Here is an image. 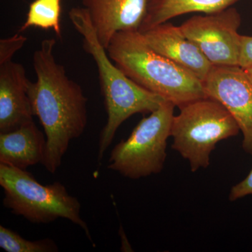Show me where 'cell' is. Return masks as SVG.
Returning a JSON list of instances; mask_svg holds the SVG:
<instances>
[{"label": "cell", "mask_w": 252, "mask_h": 252, "mask_svg": "<svg viewBox=\"0 0 252 252\" xmlns=\"http://www.w3.org/2000/svg\"><path fill=\"white\" fill-rule=\"evenodd\" d=\"M250 195H252V169L243 181L232 187L228 199L230 201H235Z\"/></svg>", "instance_id": "cell-17"}, {"label": "cell", "mask_w": 252, "mask_h": 252, "mask_svg": "<svg viewBox=\"0 0 252 252\" xmlns=\"http://www.w3.org/2000/svg\"><path fill=\"white\" fill-rule=\"evenodd\" d=\"M249 73H250V74L252 76V67H249L248 69H245Z\"/></svg>", "instance_id": "cell-19"}, {"label": "cell", "mask_w": 252, "mask_h": 252, "mask_svg": "<svg viewBox=\"0 0 252 252\" xmlns=\"http://www.w3.org/2000/svg\"><path fill=\"white\" fill-rule=\"evenodd\" d=\"M56 45L54 38L41 41L33 56L36 81H30L28 89L33 115L39 119L46 137L42 165L51 174L61 167L71 141L82 135L88 122L87 97L56 61Z\"/></svg>", "instance_id": "cell-1"}, {"label": "cell", "mask_w": 252, "mask_h": 252, "mask_svg": "<svg viewBox=\"0 0 252 252\" xmlns=\"http://www.w3.org/2000/svg\"><path fill=\"white\" fill-rule=\"evenodd\" d=\"M140 32L156 52L189 71L202 82L206 79L213 65L185 36L180 26L167 21Z\"/></svg>", "instance_id": "cell-9"}, {"label": "cell", "mask_w": 252, "mask_h": 252, "mask_svg": "<svg viewBox=\"0 0 252 252\" xmlns=\"http://www.w3.org/2000/svg\"><path fill=\"white\" fill-rule=\"evenodd\" d=\"M30 80L21 63L0 64V133L17 130L33 122L28 94Z\"/></svg>", "instance_id": "cell-10"}, {"label": "cell", "mask_w": 252, "mask_h": 252, "mask_svg": "<svg viewBox=\"0 0 252 252\" xmlns=\"http://www.w3.org/2000/svg\"><path fill=\"white\" fill-rule=\"evenodd\" d=\"M107 51L116 65L132 81L179 108L207 97L200 79L156 52L138 30L117 32Z\"/></svg>", "instance_id": "cell-3"}, {"label": "cell", "mask_w": 252, "mask_h": 252, "mask_svg": "<svg viewBox=\"0 0 252 252\" xmlns=\"http://www.w3.org/2000/svg\"><path fill=\"white\" fill-rule=\"evenodd\" d=\"M46 153V137L34 122L17 130L0 133V164L26 170L42 164Z\"/></svg>", "instance_id": "cell-12"}, {"label": "cell", "mask_w": 252, "mask_h": 252, "mask_svg": "<svg viewBox=\"0 0 252 252\" xmlns=\"http://www.w3.org/2000/svg\"><path fill=\"white\" fill-rule=\"evenodd\" d=\"M3 205L16 216L33 223H49L58 219L79 225L93 241L87 223L81 218V204L60 182L42 185L26 170L0 164Z\"/></svg>", "instance_id": "cell-4"}, {"label": "cell", "mask_w": 252, "mask_h": 252, "mask_svg": "<svg viewBox=\"0 0 252 252\" xmlns=\"http://www.w3.org/2000/svg\"><path fill=\"white\" fill-rule=\"evenodd\" d=\"M207 97L220 102L243 135V148L252 155V76L240 66H212L203 82Z\"/></svg>", "instance_id": "cell-8"}, {"label": "cell", "mask_w": 252, "mask_h": 252, "mask_svg": "<svg viewBox=\"0 0 252 252\" xmlns=\"http://www.w3.org/2000/svg\"><path fill=\"white\" fill-rule=\"evenodd\" d=\"M239 66L248 69L252 67V36L241 35Z\"/></svg>", "instance_id": "cell-18"}, {"label": "cell", "mask_w": 252, "mask_h": 252, "mask_svg": "<svg viewBox=\"0 0 252 252\" xmlns=\"http://www.w3.org/2000/svg\"><path fill=\"white\" fill-rule=\"evenodd\" d=\"M106 49L117 32L140 29L148 0H81Z\"/></svg>", "instance_id": "cell-11"}, {"label": "cell", "mask_w": 252, "mask_h": 252, "mask_svg": "<svg viewBox=\"0 0 252 252\" xmlns=\"http://www.w3.org/2000/svg\"><path fill=\"white\" fill-rule=\"evenodd\" d=\"M176 106L165 101L112 149L107 168L131 180L160 173L167 157V144Z\"/></svg>", "instance_id": "cell-6"}, {"label": "cell", "mask_w": 252, "mask_h": 252, "mask_svg": "<svg viewBox=\"0 0 252 252\" xmlns=\"http://www.w3.org/2000/svg\"><path fill=\"white\" fill-rule=\"evenodd\" d=\"M68 15L74 29L82 36L84 51L94 60L98 71L107 114V123L99 135L97 162L100 164L123 123L136 114H150L166 99L138 85L116 65L99 41L85 8H72Z\"/></svg>", "instance_id": "cell-2"}, {"label": "cell", "mask_w": 252, "mask_h": 252, "mask_svg": "<svg viewBox=\"0 0 252 252\" xmlns=\"http://www.w3.org/2000/svg\"><path fill=\"white\" fill-rule=\"evenodd\" d=\"M61 0H34L30 5L27 18L19 32L36 27L46 31L53 30L61 38Z\"/></svg>", "instance_id": "cell-14"}, {"label": "cell", "mask_w": 252, "mask_h": 252, "mask_svg": "<svg viewBox=\"0 0 252 252\" xmlns=\"http://www.w3.org/2000/svg\"><path fill=\"white\" fill-rule=\"evenodd\" d=\"M180 110L172 123V149L188 160L191 172L207 168L217 144L238 135L240 127L228 111L211 97L192 101Z\"/></svg>", "instance_id": "cell-5"}, {"label": "cell", "mask_w": 252, "mask_h": 252, "mask_svg": "<svg viewBox=\"0 0 252 252\" xmlns=\"http://www.w3.org/2000/svg\"><path fill=\"white\" fill-rule=\"evenodd\" d=\"M238 1L240 0H148L147 13L139 31H147L182 15L212 14L223 11Z\"/></svg>", "instance_id": "cell-13"}, {"label": "cell", "mask_w": 252, "mask_h": 252, "mask_svg": "<svg viewBox=\"0 0 252 252\" xmlns=\"http://www.w3.org/2000/svg\"><path fill=\"white\" fill-rule=\"evenodd\" d=\"M27 38L21 34H16L0 40V64L12 61L14 54L22 49Z\"/></svg>", "instance_id": "cell-16"}, {"label": "cell", "mask_w": 252, "mask_h": 252, "mask_svg": "<svg viewBox=\"0 0 252 252\" xmlns=\"http://www.w3.org/2000/svg\"><path fill=\"white\" fill-rule=\"evenodd\" d=\"M241 16L230 7L218 12L195 15L180 26L213 66H239Z\"/></svg>", "instance_id": "cell-7"}, {"label": "cell", "mask_w": 252, "mask_h": 252, "mask_svg": "<svg viewBox=\"0 0 252 252\" xmlns=\"http://www.w3.org/2000/svg\"><path fill=\"white\" fill-rule=\"evenodd\" d=\"M0 248L7 252H57L59 247L50 238L31 241L0 225Z\"/></svg>", "instance_id": "cell-15"}]
</instances>
